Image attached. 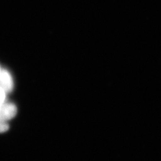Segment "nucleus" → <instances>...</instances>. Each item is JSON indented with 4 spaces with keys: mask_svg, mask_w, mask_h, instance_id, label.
<instances>
[{
    "mask_svg": "<svg viewBox=\"0 0 161 161\" xmlns=\"http://www.w3.org/2000/svg\"><path fill=\"white\" fill-rule=\"evenodd\" d=\"M17 114V108L13 103L0 104V121L7 122L13 118Z\"/></svg>",
    "mask_w": 161,
    "mask_h": 161,
    "instance_id": "1",
    "label": "nucleus"
},
{
    "mask_svg": "<svg viewBox=\"0 0 161 161\" xmlns=\"http://www.w3.org/2000/svg\"><path fill=\"white\" fill-rule=\"evenodd\" d=\"M0 87L7 93L11 92L13 88L12 76L6 70H1L0 72Z\"/></svg>",
    "mask_w": 161,
    "mask_h": 161,
    "instance_id": "2",
    "label": "nucleus"
},
{
    "mask_svg": "<svg viewBox=\"0 0 161 161\" xmlns=\"http://www.w3.org/2000/svg\"><path fill=\"white\" fill-rule=\"evenodd\" d=\"M9 128L8 124L7 122L0 121V133L6 132Z\"/></svg>",
    "mask_w": 161,
    "mask_h": 161,
    "instance_id": "3",
    "label": "nucleus"
},
{
    "mask_svg": "<svg viewBox=\"0 0 161 161\" xmlns=\"http://www.w3.org/2000/svg\"><path fill=\"white\" fill-rule=\"evenodd\" d=\"M6 92L0 87V104L5 103Z\"/></svg>",
    "mask_w": 161,
    "mask_h": 161,
    "instance_id": "4",
    "label": "nucleus"
},
{
    "mask_svg": "<svg viewBox=\"0 0 161 161\" xmlns=\"http://www.w3.org/2000/svg\"><path fill=\"white\" fill-rule=\"evenodd\" d=\"M1 68H0V72H1Z\"/></svg>",
    "mask_w": 161,
    "mask_h": 161,
    "instance_id": "5",
    "label": "nucleus"
}]
</instances>
